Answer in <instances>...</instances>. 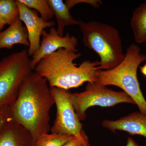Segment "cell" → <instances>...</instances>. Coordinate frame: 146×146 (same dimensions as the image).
<instances>
[{"instance_id": "1", "label": "cell", "mask_w": 146, "mask_h": 146, "mask_svg": "<svg viewBox=\"0 0 146 146\" xmlns=\"http://www.w3.org/2000/svg\"><path fill=\"white\" fill-rule=\"evenodd\" d=\"M54 104L46 80L32 72L25 79L17 98L11 106V115L29 131L34 142L50 129V112Z\"/></svg>"}, {"instance_id": "2", "label": "cell", "mask_w": 146, "mask_h": 146, "mask_svg": "<svg viewBox=\"0 0 146 146\" xmlns=\"http://www.w3.org/2000/svg\"><path fill=\"white\" fill-rule=\"evenodd\" d=\"M80 53L60 48L43 57L34 70L48 82L50 87L68 90L77 88L85 82H96L100 70V61H84L77 66L74 61Z\"/></svg>"}, {"instance_id": "3", "label": "cell", "mask_w": 146, "mask_h": 146, "mask_svg": "<svg viewBox=\"0 0 146 146\" xmlns=\"http://www.w3.org/2000/svg\"><path fill=\"white\" fill-rule=\"evenodd\" d=\"M146 61V55L141 52L139 46L131 44L117 66L111 70L99 71L96 82L102 86L113 85L121 88L134 101L140 112L146 114V101L137 76L139 65Z\"/></svg>"}, {"instance_id": "4", "label": "cell", "mask_w": 146, "mask_h": 146, "mask_svg": "<svg viewBox=\"0 0 146 146\" xmlns=\"http://www.w3.org/2000/svg\"><path fill=\"white\" fill-rule=\"evenodd\" d=\"M84 45L99 56L100 68L104 70H111L124 58L122 40L117 29L108 24L91 21H79Z\"/></svg>"}, {"instance_id": "5", "label": "cell", "mask_w": 146, "mask_h": 146, "mask_svg": "<svg viewBox=\"0 0 146 146\" xmlns=\"http://www.w3.org/2000/svg\"><path fill=\"white\" fill-rule=\"evenodd\" d=\"M29 56L26 49L0 60V107L13 104L25 79L32 72Z\"/></svg>"}, {"instance_id": "6", "label": "cell", "mask_w": 146, "mask_h": 146, "mask_svg": "<svg viewBox=\"0 0 146 146\" xmlns=\"http://www.w3.org/2000/svg\"><path fill=\"white\" fill-rule=\"evenodd\" d=\"M86 89L80 93L69 92L71 102L80 121L86 117V112L92 106L112 107L119 104L135 102L124 91H115L96 82H88Z\"/></svg>"}, {"instance_id": "7", "label": "cell", "mask_w": 146, "mask_h": 146, "mask_svg": "<svg viewBox=\"0 0 146 146\" xmlns=\"http://www.w3.org/2000/svg\"><path fill=\"white\" fill-rule=\"evenodd\" d=\"M56 107V115L52 133L71 136H81L84 132L82 124L73 107L69 91L57 87H50Z\"/></svg>"}, {"instance_id": "8", "label": "cell", "mask_w": 146, "mask_h": 146, "mask_svg": "<svg viewBox=\"0 0 146 146\" xmlns=\"http://www.w3.org/2000/svg\"><path fill=\"white\" fill-rule=\"evenodd\" d=\"M16 3L19 9V18L25 25L28 34L29 46L28 52L29 56H33L40 47L42 32L47 28L54 26L55 23L45 21L39 17L36 11L27 7L19 0H16Z\"/></svg>"}, {"instance_id": "9", "label": "cell", "mask_w": 146, "mask_h": 146, "mask_svg": "<svg viewBox=\"0 0 146 146\" xmlns=\"http://www.w3.org/2000/svg\"><path fill=\"white\" fill-rule=\"evenodd\" d=\"M42 36V41L39 50L31 60L33 70L43 57L56 51L60 48L78 52L76 48L78 44V41L75 36L70 35L68 33L63 37L60 36L58 34L56 29L54 27L50 28L49 32L43 31Z\"/></svg>"}, {"instance_id": "10", "label": "cell", "mask_w": 146, "mask_h": 146, "mask_svg": "<svg viewBox=\"0 0 146 146\" xmlns=\"http://www.w3.org/2000/svg\"><path fill=\"white\" fill-rule=\"evenodd\" d=\"M104 127L115 132L122 130L131 135H140L146 139V114L135 112L116 121L104 120Z\"/></svg>"}, {"instance_id": "11", "label": "cell", "mask_w": 146, "mask_h": 146, "mask_svg": "<svg viewBox=\"0 0 146 146\" xmlns=\"http://www.w3.org/2000/svg\"><path fill=\"white\" fill-rule=\"evenodd\" d=\"M33 143L29 131L12 118L0 131V146H32Z\"/></svg>"}, {"instance_id": "12", "label": "cell", "mask_w": 146, "mask_h": 146, "mask_svg": "<svg viewBox=\"0 0 146 146\" xmlns=\"http://www.w3.org/2000/svg\"><path fill=\"white\" fill-rule=\"evenodd\" d=\"M16 44L29 46L26 28L19 17L5 30L0 31V50L11 49Z\"/></svg>"}, {"instance_id": "13", "label": "cell", "mask_w": 146, "mask_h": 146, "mask_svg": "<svg viewBox=\"0 0 146 146\" xmlns=\"http://www.w3.org/2000/svg\"><path fill=\"white\" fill-rule=\"evenodd\" d=\"M57 22L58 34L64 36L63 31L65 27L79 25V21L73 18L70 9L62 0H47Z\"/></svg>"}, {"instance_id": "14", "label": "cell", "mask_w": 146, "mask_h": 146, "mask_svg": "<svg viewBox=\"0 0 146 146\" xmlns=\"http://www.w3.org/2000/svg\"><path fill=\"white\" fill-rule=\"evenodd\" d=\"M130 26L135 42L142 44L146 42V2L140 5L133 11Z\"/></svg>"}, {"instance_id": "15", "label": "cell", "mask_w": 146, "mask_h": 146, "mask_svg": "<svg viewBox=\"0 0 146 146\" xmlns=\"http://www.w3.org/2000/svg\"><path fill=\"white\" fill-rule=\"evenodd\" d=\"M19 11L16 1L0 0V17L10 25L19 18Z\"/></svg>"}, {"instance_id": "16", "label": "cell", "mask_w": 146, "mask_h": 146, "mask_svg": "<svg viewBox=\"0 0 146 146\" xmlns=\"http://www.w3.org/2000/svg\"><path fill=\"white\" fill-rule=\"evenodd\" d=\"M73 137L54 133H45L34 141L32 146H62Z\"/></svg>"}, {"instance_id": "17", "label": "cell", "mask_w": 146, "mask_h": 146, "mask_svg": "<svg viewBox=\"0 0 146 146\" xmlns=\"http://www.w3.org/2000/svg\"><path fill=\"white\" fill-rule=\"evenodd\" d=\"M27 7L35 9L40 13L41 17L45 21H50L53 18V14L47 0H19Z\"/></svg>"}, {"instance_id": "18", "label": "cell", "mask_w": 146, "mask_h": 146, "mask_svg": "<svg viewBox=\"0 0 146 146\" xmlns=\"http://www.w3.org/2000/svg\"><path fill=\"white\" fill-rule=\"evenodd\" d=\"M62 146H90L88 137L84 132L81 136H74Z\"/></svg>"}, {"instance_id": "19", "label": "cell", "mask_w": 146, "mask_h": 146, "mask_svg": "<svg viewBox=\"0 0 146 146\" xmlns=\"http://www.w3.org/2000/svg\"><path fill=\"white\" fill-rule=\"evenodd\" d=\"M65 3L68 8L70 9L80 3L88 4L95 8H98L102 4V1L100 0H67Z\"/></svg>"}, {"instance_id": "20", "label": "cell", "mask_w": 146, "mask_h": 146, "mask_svg": "<svg viewBox=\"0 0 146 146\" xmlns=\"http://www.w3.org/2000/svg\"><path fill=\"white\" fill-rule=\"evenodd\" d=\"M11 106H5L0 107V131L7 123L11 118Z\"/></svg>"}, {"instance_id": "21", "label": "cell", "mask_w": 146, "mask_h": 146, "mask_svg": "<svg viewBox=\"0 0 146 146\" xmlns=\"http://www.w3.org/2000/svg\"><path fill=\"white\" fill-rule=\"evenodd\" d=\"M125 146H140L136 141L131 138H128L127 144Z\"/></svg>"}, {"instance_id": "22", "label": "cell", "mask_w": 146, "mask_h": 146, "mask_svg": "<svg viewBox=\"0 0 146 146\" xmlns=\"http://www.w3.org/2000/svg\"><path fill=\"white\" fill-rule=\"evenodd\" d=\"M140 70H141V72L146 78V62L145 64H144L143 66L140 67Z\"/></svg>"}, {"instance_id": "23", "label": "cell", "mask_w": 146, "mask_h": 146, "mask_svg": "<svg viewBox=\"0 0 146 146\" xmlns=\"http://www.w3.org/2000/svg\"><path fill=\"white\" fill-rule=\"evenodd\" d=\"M6 25H7V24L5 21L0 17V31H1L3 28Z\"/></svg>"}]
</instances>
